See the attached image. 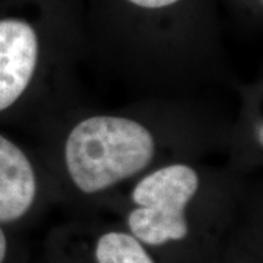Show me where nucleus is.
<instances>
[{
  "instance_id": "obj_7",
  "label": "nucleus",
  "mask_w": 263,
  "mask_h": 263,
  "mask_svg": "<svg viewBox=\"0 0 263 263\" xmlns=\"http://www.w3.org/2000/svg\"><path fill=\"white\" fill-rule=\"evenodd\" d=\"M6 249H8V243H6V237L3 230L0 228V263H3L5 256H6Z\"/></svg>"
},
{
  "instance_id": "obj_5",
  "label": "nucleus",
  "mask_w": 263,
  "mask_h": 263,
  "mask_svg": "<svg viewBox=\"0 0 263 263\" xmlns=\"http://www.w3.org/2000/svg\"><path fill=\"white\" fill-rule=\"evenodd\" d=\"M97 263H154L133 235L111 231L100 237L95 247Z\"/></svg>"
},
{
  "instance_id": "obj_2",
  "label": "nucleus",
  "mask_w": 263,
  "mask_h": 263,
  "mask_svg": "<svg viewBox=\"0 0 263 263\" xmlns=\"http://www.w3.org/2000/svg\"><path fill=\"white\" fill-rule=\"evenodd\" d=\"M196 171L174 164L148 174L135 186L132 200L138 205L127 216L133 237L145 245L179 241L189 234L186 206L196 195Z\"/></svg>"
},
{
  "instance_id": "obj_6",
  "label": "nucleus",
  "mask_w": 263,
  "mask_h": 263,
  "mask_svg": "<svg viewBox=\"0 0 263 263\" xmlns=\"http://www.w3.org/2000/svg\"><path fill=\"white\" fill-rule=\"evenodd\" d=\"M129 2L146 9H160V8H167L170 5H174L179 0H129Z\"/></svg>"
},
{
  "instance_id": "obj_3",
  "label": "nucleus",
  "mask_w": 263,
  "mask_h": 263,
  "mask_svg": "<svg viewBox=\"0 0 263 263\" xmlns=\"http://www.w3.org/2000/svg\"><path fill=\"white\" fill-rule=\"evenodd\" d=\"M38 60L34 28L21 19L0 21V111L25 92Z\"/></svg>"
},
{
  "instance_id": "obj_1",
  "label": "nucleus",
  "mask_w": 263,
  "mask_h": 263,
  "mask_svg": "<svg viewBox=\"0 0 263 263\" xmlns=\"http://www.w3.org/2000/svg\"><path fill=\"white\" fill-rule=\"evenodd\" d=\"M65 154L67 171L76 187L85 193H97L148 167L155 154V142L141 123L95 116L72 129Z\"/></svg>"
},
{
  "instance_id": "obj_8",
  "label": "nucleus",
  "mask_w": 263,
  "mask_h": 263,
  "mask_svg": "<svg viewBox=\"0 0 263 263\" xmlns=\"http://www.w3.org/2000/svg\"><path fill=\"white\" fill-rule=\"evenodd\" d=\"M259 143H263V136H262V123L259 124Z\"/></svg>"
},
{
  "instance_id": "obj_4",
  "label": "nucleus",
  "mask_w": 263,
  "mask_h": 263,
  "mask_svg": "<svg viewBox=\"0 0 263 263\" xmlns=\"http://www.w3.org/2000/svg\"><path fill=\"white\" fill-rule=\"evenodd\" d=\"M37 193V180L27 155L0 135V222L25 215Z\"/></svg>"
}]
</instances>
